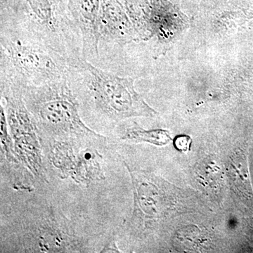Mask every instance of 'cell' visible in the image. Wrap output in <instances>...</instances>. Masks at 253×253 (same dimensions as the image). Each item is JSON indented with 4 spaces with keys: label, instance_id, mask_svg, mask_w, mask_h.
<instances>
[{
    "label": "cell",
    "instance_id": "277c9868",
    "mask_svg": "<svg viewBox=\"0 0 253 253\" xmlns=\"http://www.w3.org/2000/svg\"><path fill=\"white\" fill-rule=\"evenodd\" d=\"M130 174L134 206L130 224L137 230H152L161 222L189 211V192L154 173L134 169L125 163Z\"/></svg>",
    "mask_w": 253,
    "mask_h": 253
},
{
    "label": "cell",
    "instance_id": "3957f363",
    "mask_svg": "<svg viewBox=\"0 0 253 253\" xmlns=\"http://www.w3.org/2000/svg\"><path fill=\"white\" fill-rule=\"evenodd\" d=\"M23 99L41 134L55 139H99L80 113L77 96L67 78L41 86H23Z\"/></svg>",
    "mask_w": 253,
    "mask_h": 253
},
{
    "label": "cell",
    "instance_id": "7c38bea8",
    "mask_svg": "<svg viewBox=\"0 0 253 253\" xmlns=\"http://www.w3.org/2000/svg\"><path fill=\"white\" fill-rule=\"evenodd\" d=\"M191 142L192 139L189 136L181 134L176 136L174 139V146L180 152H187L191 149Z\"/></svg>",
    "mask_w": 253,
    "mask_h": 253
},
{
    "label": "cell",
    "instance_id": "ba28073f",
    "mask_svg": "<svg viewBox=\"0 0 253 253\" xmlns=\"http://www.w3.org/2000/svg\"><path fill=\"white\" fill-rule=\"evenodd\" d=\"M0 141L1 171L7 176L10 185L19 191H33L34 176L21 164L16 156L2 104L0 106Z\"/></svg>",
    "mask_w": 253,
    "mask_h": 253
},
{
    "label": "cell",
    "instance_id": "30bf717a",
    "mask_svg": "<svg viewBox=\"0 0 253 253\" xmlns=\"http://www.w3.org/2000/svg\"><path fill=\"white\" fill-rule=\"evenodd\" d=\"M121 139L126 142L148 143L155 146H163L172 141L169 131L165 129H145L136 123L123 129Z\"/></svg>",
    "mask_w": 253,
    "mask_h": 253
},
{
    "label": "cell",
    "instance_id": "8992f818",
    "mask_svg": "<svg viewBox=\"0 0 253 253\" xmlns=\"http://www.w3.org/2000/svg\"><path fill=\"white\" fill-rule=\"evenodd\" d=\"M18 231L16 252L67 253L81 250V238L67 219L48 209L41 217L29 219Z\"/></svg>",
    "mask_w": 253,
    "mask_h": 253
},
{
    "label": "cell",
    "instance_id": "7a4b0ae2",
    "mask_svg": "<svg viewBox=\"0 0 253 253\" xmlns=\"http://www.w3.org/2000/svg\"><path fill=\"white\" fill-rule=\"evenodd\" d=\"M70 62L16 23L0 24V79L41 86L67 78Z\"/></svg>",
    "mask_w": 253,
    "mask_h": 253
},
{
    "label": "cell",
    "instance_id": "9c48e42d",
    "mask_svg": "<svg viewBox=\"0 0 253 253\" xmlns=\"http://www.w3.org/2000/svg\"><path fill=\"white\" fill-rule=\"evenodd\" d=\"M231 185L237 194L246 199H252L253 191L250 181L247 158L244 153L237 151L231 155L226 166Z\"/></svg>",
    "mask_w": 253,
    "mask_h": 253
},
{
    "label": "cell",
    "instance_id": "5b68a950",
    "mask_svg": "<svg viewBox=\"0 0 253 253\" xmlns=\"http://www.w3.org/2000/svg\"><path fill=\"white\" fill-rule=\"evenodd\" d=\"M0 83L3 106L16 156L35 179L46 181L41 131L25 104L21 86L11 82Z\"/></svg>",
    "mask_w": 253,
    "mask_h": 253
},
{
    "label": "cell",
    "instance_id": "8fae6325",
    "mask_svg": "<svg viewBox=\"0 0 253 253\" xmlns=\"http://www.w3.org/2000/svg\"><path fill=\"white\" fill-rule=\"evenodd\" d=\"M198 171L199 180L205 187H208V186L217 187V183L221 177V171L219 167L206 166V163L205 162L203 165H200L198 168Z\"/></svg>",
    "mask_w": 253,
    "mask_h": 253
},
{
    "label": "cell",
    "instance_id": "52a82bcc",
    "mask_svg": "<svg viewBox=\"0 0 253 253\" xmlns=\"http://www.w3.org/2000/svg\"><path fill=\"white\" fill-rule=\"evenodd\" d=\"M74 141H60L51 150L50 163L58 175L86 186L104 180L102 155L92 148L79 149Z\"/></svg>",
    "mask_w": 253,
    "mask_h": 253
},
{
    "label": "cell",
    "instance_id": "6da1fadb",
    "mask_svg": "<svg viewBox=\"0 0 253 253\" xmlns=\"http://www.w3.org/2000/svg\"><path fill=\"white\" fill-rule=\"evenodd\" d=\"M68 81L79 102L107 122L157 115L136 91L133 78L121 77L87 60L70 64Z\"/></svg>",
    "mask_w": 253,
    "mask_h": 253
}]
</instances>
